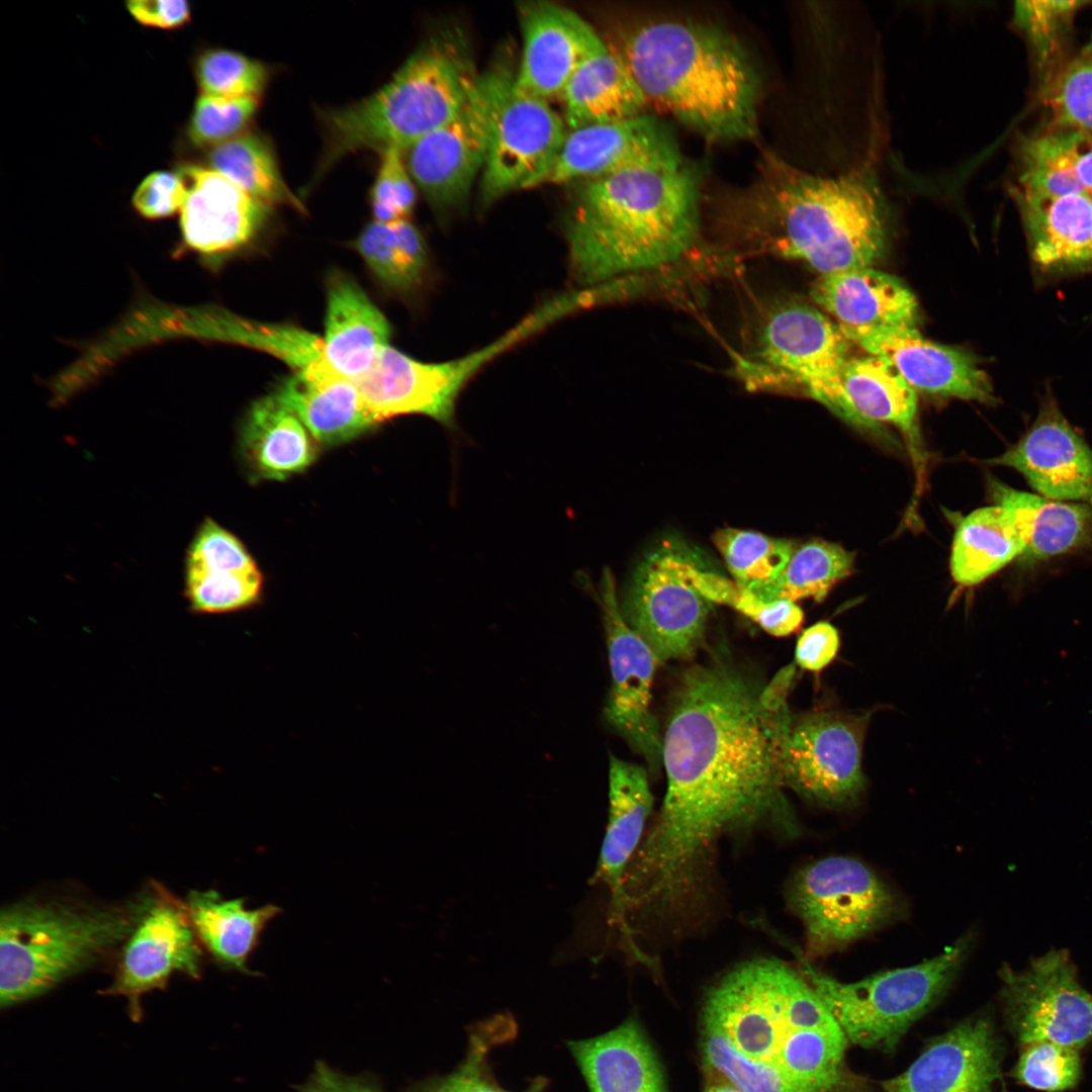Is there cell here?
<instances>
[{"instance_id":"cell-9","label":"cell","mask_w":1092,"mask_h":1092,"mask_svg":"<svg viewBox=\"0 0 1092 1092\" xmlns=\"http://www.w3.org/2000/svg\"><path fill=\"white\" fill-rule=\"evenodd\" d=\"M848 348L839 325L821 310L785 301L766 312L752 353L737 369L754 387H799L844 420L840 372Z\"/></svg>"},{"instance_id":"cell-17","label":"cell","mask_w":1092,"mask_h":1092,"mask_svg":"<svg viewBox=\"0 0 1092 1092\" xmlns=\"http://www.w3.org/2000/svg\"><path fill=\"white\" fill-rule=\"evenodd\" d=\"M600 593L612 678L605 716L656 770L662 762V736L650 706L653 676L659 662L647 643L624 620L608 568L603 573Z\"/></svg>"},{"instance_id":"cell-14","label":"cell","mask_w":1092,"mask_h":1092,"mask_svg":"<svg viewBox=\"0 0 1092 1092\" xmlns=\"http://www.w3.org/2000/svg\"><path fill=\"white\" fill-rule=\"evenodd\" d=\"M567 131L549 101L522 91L512 73L491 118L480 181L482 202L545 183Z\"/></svg>"},{"instance_id":"cell-37","label":"cell","mask_w":1092,"mask_h":1092,"mask_svg":"<svg viewBox=\"0 0 1092 1092\" xmlns=\"http://www.w3.org/2000/svg\"><path fill=\"white\" fill-rule=\"evenodd\" d=\"M205 333L270 354L294 373L314 379L341 376L328 364L323 338L289 324H269L228 312L208 316Z\"/></svg>"},{"instance_id":"cell-16","label":"cell","mask_w":1092,"mask_h":1092,"mask_svg":"<svg viewBox=\"0 0 1092 1092\" xmlns=\"http://www.w3.org/2000/svg\"><path fill=\"white\" fill-rule=\"evenodd\" d=\"M202 951L185 903L161 887L138 903L113 982L102 993L127 1000L132 1020L142 1017L141 997L166 987L174 973L199 978Z\"/></svg>"},{"instance_id":"cell-15","label":"cell","mask_w":1092,"mask_h":1092,"mask_svg":"<svg viewBox=\"0 0 1092 1092\" xmlns=\"http://www.w3.org/2000/svg\"><path fill=\"white\" fill-rule=\"evenodd\" d=\"M871 713L816 711L794 720L786 753V786L829 808L859 800L866 781L862 745Z\"/></svg>"},{"instance_id":"cell-34","label":"cell","mask_w":1092,"mask_h":1092,"mask_svg":"<svg viewBox=\"0 0 1092 1092\" xmlns=\"http://www.w3.org/2000/svg\"><path fill=\"white\" fill-rule=\"evenodd\" d=\"M995 504L1011 508L1022 529L1026 548L1021 556L1034 561L1066 553L1086 543L1092 534V509L1017 490L990 478Z\"/></svg>"},{"instance_id":"cell-33","label":"cell","mask_w":1092,"mask_h":1092,"mask_svg":"<svg viewBox=\"0 0 1092 1092\" xmlns=\"http://www.w3.org/2000/svg\"><path fill=\"white\" fill-rule=\"evenodd\" d=\"M298 417L276 396H265L250 408L242 430V447L261 477L284 479L307 468L316 445Z\"/></svg>"},{"instance_id":"cell-35","label":"cell","mask_w":1092,"mask_h":1092,"mask_svg":"<svg viewBox=\"0 0 1092 1092\" xmlns=\"http://www.w3.org/2000/svg\"><path fill=\"white\" fill-rule=\"evenodd\" d=\"M1026 542L1015 512L995 504L977 509L958 525L950 553V572L963 586L981 583L1025 551Z\"/></svg>"},{"instance_id":"cell-44","label":"cell","mask_w":1092,"mask_h":1092,"mask_svg":"<svg viewBox=\"0 0 1092 1092\" xmlns=\"http://www.w3.org/2000/svg\"><path fill=\"white\" fill-rule=\"evenodd\" d=\"M688 555L685 572L694 587L709 602L726 605L757 623L776 637L798 631L804 621L803 610L794 602H765L734 580L704 569Z\"/></svg>"},{"instance_id":"cell-8","label":"cell","mask_w":1092,"mask_h":1092,"mask_svg":"<svg viewBox=\"0 0 1092 1092\" xmlns=\"http://www.w3.org/2000/svg\"><path fill=\"white\" fill-rule=\"evenodd\" d=\"M974 942L968 932L941 953L907 968L840 982L802 962V972L848 1041L892 1052L908 1028L950 988Z\"/></svg>"},{"instance_id":"cell-46","label":"cell","mask_w":1092,"mask_h":1092,"mask_svg":"<svg viewBox=\"0 0 1092 1092\" xmlns=\"http://www.w3.org/2000/svg\"><path fill=\"white\" fill-rule=\"evenodd\" d=\"M262 575L253 569L216 572L186 567L185 597L192 613H232L256 605L261 597Z\"/></svg>"},{"instance_id":"cell-19","label":"cell","mask_w":1092,"mask_h":1092,"mask_svg":"<svg viewBox=\"0 0 1092 1092\" xmlns=\"http://www.w3.org/2000/svg\"><path fill=\"white\" fill-rule=\"evenodd\" d=\"M681 164L671 130L656 117L642 113L569 129L545 183L590 181L635 167Z\"/></svg>"},{"instance_id":"cell-22","label":"cell","mask_w":1092,"mask_h":1092,"mask_svg":"<svg viewBox=\"0 0 1092 1092\" xmlns=\"http://www.w3.org/2000/svg\"><path fill=\"white\" fill-rule=\"evenodd\" d=\"M1001 1056L986 1016L965 1019L933 1040L886 1092H1004Z\"/></svg>"},{"instance_id":"cell-42","label":"cell","mask_w":1092,"mask_h":1092,"mask_svg":"<svg viewBox=\"0 0 1092 1092\" xmlns=\"http://www.w3.org/2000/svg\"><path fill=\"white\" fill-rule=\"evenodd\" d=\"M1088 5L1092 2L1021 0L1014 3L1012 22L1027 43L1038 91L1066 62L1062 56L1068 34L1078 13Z\"/></svg>"},{"instance_id":"cell-36","label":"cell","mask_w":1092,"mask_h":1092,"mask_svg":"<svg viewBox=\"0 0 1092 1092\" xmlns=\"http://www.w3.org/2000/svg\"><path fill=\"white\" fill-rule=\"evenodd\" d=\"M185 905L197 938L216 962L243 973H249L261 932L280 912L275 905L247 909L244 899L224 900L214 890L191 891Z\"/></svg>"},{"instance_id":"cell-21","label":"cell","mask_w":1092,"mask_h":1092,"mask_svg":"<svg viewBox=\"0 0 1092 1092\" xmlns=\"http://www.w3.org/2000/svg\"><path fill=\"white\" fill-rule=\"evenodd\" d=\"M986 462L1014 468L1044 497L1092 502V450L1051 395L1019 441Z\"/></svg>"},{"instance_id":"cell-20","label":"cell","mask_w":1092,"mask_h":1092,"mask_svg":"<svg viewBox=\"0 0 1092 1092\" xmlns=\"http://www.w3.org/2000/svg\"><path fill=\"white\" fill-rule=\"evenodd\" d=\"M523 48L516 85L550 101L561 97L579 66L606 43L573 10L550 1L519 5Z\"/></svg>"},{"instance_id":"cell-13","label":"cell","mask_w":1092,"mask_h":1092,"mask_svg":"<svg viewBox=\"0 0 1092 1092\" xmlns=\"http://www.w3.org/2000/svg\"><path fill=\"white\" fill-rule=\"evenodd\" d=\"M687 557L671 543L650 552L637 567L620 605L624 620L659 663L691 659L703 644L710 602L686 575Z\"/></svg>"},{"instance_id":"cell-47","label":"cell","mask_w":1092,"mask_h":1092,"mask_svg":"<svg viewBox=\"0 0 1092 1092\" xmlns=\"http://www.w3.org/2000/svg\"><path fill=\"white\" fill-rule=\"evenodd\" d=\"M201 94L222 99L260 98L269 77L260 61L230 50H207L197 59Z\"/></svg>"},{"instance_id":"cell-40","label":"cell","mask_w":1092,"mask_h":1092,"mask_svg":"<svg viewBox=\"0 0 1092 1092\" xmlns=\"http://www.w3.org/2000/svg\"><path fill=\"white\" fill-rule=\"evenodd\" d=\"M207 161L210 169L253 198L269 206L287 205L304 212L301 201L285 183L271 146L259 134L242 133L211 148Z\"/></svg>"},{"instance_id":"cell-45","label":"cell","mask_w":1092,"mask_h":1092,"mask_svg":"<svg viewBox=\"0 0 1092 1092\" xmlns=\"http://www.w3.org/2000/svg\"><path fill=\"white\" fill-rule=\"evenodd\" d=\"M1038 93L1048 128L1092 132V53L1066 61Z\"/></svg>"},{"instance_id":"cell-6","label":"cell","mask_w":1092,"mask_h":1092,"mask_svg":"<svg viewBox=\"0 0 1092 1092\" xmlns=\"http://www.w3.org/2000/svg\"><path fill=\"white\" fill-rule=\"evenodd\" d=\"M479 75L461 32L426 40L370 96L322 112L325 151L318 172L359 150L405 152L461 110Z\"/></svg>"},{"instance_id":"cell-25","label":"cell","mask_w":1092,"mask_h":1092,"mask_svg":"<svg viewBox=\"0 0 1092 1092\" xmlns=\"http://www.w3.org/2000/svg\"><path fill=\"white\" fill-rule=\"evenodd\" d=\"M811 296L844 329H917L920 322L912 291L897 277L872 267L819 276Z\"/></svg>"},{"instance_id":"cell-31","label":"cell","mask_w":1092,"mask_h":1092,"mask_svg":"<svg viewBox=\"0 0 1092 1092\" xmlns=\"http://www.w3.org/2000/svg\"><path fill=\"white\" fill-rule=\"evenodd\" d=\"M560 98L568 129L627 119L648 103L619 52L607 44L579 66Z\"/></svg>"},{"instance_id":"cell-11","label":"cell","mask_w":1092,"mask_h":1092,"mask_svg":"<svg viewBox=\"0 0 1092 1092\" xmlns=\"http://www.w3.org/2000/svg\"><path fill=\"white\" fill-rule=\"evenodd\" d=\"M1004 1017L1019 1046L1050 1040L1076 1050L1092 1039V994L1068 950L1051 949L1016 971L999 970Z\"/></svg>"},{"instance_id":"cell-29","label":"cell","mask_w":1092,"mask_h":1092,"mask_svg":"<svg viewBox=\"0 0 1092 1092\" xmlns=\"http://www.w3.org/2000/svg\"><path fill=\"white\" fill-rule=\"evenodd\" d=\"M845 418L850 424L878 430L882 423L898 427L907 437L916 464L922 458L916 427V391L885 359L849 357L840 372Z\"/></svg>"},{"instance_id":"cell-28","label":"cell","mask_w":1092,"mask_h":1092,"mask_svg":"<svg viewBox=\"0 0 1092 1092\" xmlns=\"http://www.w3.org/2000/svg\"><path fill=\"white\" fill-rule=\"evenodd\" d=\"M353 383L377 422L420 414L446 426L453 423L456 401L437 380L435 363L419 361L389 345Z\"/></svg>"},{"instance_id":"cell-53","label":"cell","mask_w":1092,"mask_h":1092,"mask_svg":"<svg viewBox=\"0 0 1092 1092\" xmlns=\"http://www.w3.org/2000/svg\"><path fill=\"white\" fill-rule=\"evenodd\" d=\"M840 648L838 630L829 622H818L798 638L795 661L803 669L819 672L836 657Z\"/></svg>"},{"instance_id":"cell-51","label":"cell","mask_w":1092,"mask_h":1092,"mask_svg":"<svg viewBox=\"0 0 1092 1092\" xmlns=\"http://www.w3.org/2000/svg\"><path fill=\"white\" fill-rule=\"evenodd\" d=\"M186 567L216 572L257 568L241 541L210 519H206L196 532L187 553Z\"/></svg>"},{"instance_id":"cell-39","label":"cell","mask_w":1092,"mask_h":1092,"mask_svg":"<svg viewBox=\"0 0 1092 1092\" xmlns=\"http://www.w3.org/2000/svg\"><path fill=\"white\" fill-rule=\"evenodd\" d=\"M355 248L387 289L406 293L421 283L428 261L427 248L408 219L370 222L359 234Z\"/></svg>"},{"instance_id":"cell-24","label":"cell","mask_w":1092,"mask_h":1092,"mask_svg":"<svg viewBox=\"0 0 1092 1092\" xmlns=\"http://www.w3.org/2000/svg\"><path fill=\"white\" fill-rule=\"evenodd\" d=\"M1028 253L1043 275L1062 276L1092 269V194L1041 197L1010 185Z\"/></svg>"},{"instance_id":"cell-26","label":"cell","mask_w":1092,"mask_h":1092,"mask_svg":"<svg viewBox=\"0 0 1092 1092\" xmlns=\"http://www.w3.org/2000/svg\"><path fill=\"white\" fill-rule=\"evenodd\" d=\"M609 801V821L596 877L608 887L615 922L627 932L625 878L653 803L646 770L611 755Z\"/></svg>"},{"instance_id":"cell-32","label":"cell","mask_w":1092,"mask_h":1092,"mask_svg":"<svg viewBox=\"0 0 1092 1092\" xmlns=\"http://www.w3.org/2000/svg\"><path fill=\"white\" fill-rule=\"evenodd\" d=\"M274 395L324 445L350 441L378 423L353 381L341 376L318 380L294 373Z\"/></svg>"},{"instance_id":"cell-50","label":"cell","mask_w":1092,"mask_h":1092,"mask_svg":"<svg viewBox=\"0 0 1092 1092\" xmlns=\"http://www.w3.org/2000/svg\"><path fill=\"white\" fill-rule=\"evenodd\" d=\"M379 154V168L370 193L374 220L389 223L408 219L416 203V189L404 152L387 148Z\"/></svg>"},{"instance_id":"cell-41","label":"cell","mask_w":1092,"mask_h":1092,"mask_svg":"<svg viewBox=\"0 0 1092 1092\" xmlns=\"http://www.w3.org/2000/svg\"><path fill=\"white\" fill-rule=\"evenodd\" d=\"M854 554L838 544L811 541L795 549L782 573L753 594L765 602L824 600L831 588L849 575Z\"/></svg>"},{"instance_id":"cell-43","label":"cell","mask_w":1092,"mask_h":1092,"mask_svg":"<svg viewBox=\"0 0 1092 1092\" xmlns=\"http://www.w3.org/2000/svg\"><path fill=\"white\" fill-rule=\"evenodd\" d=\"M713 541L733 580L752 593L777 579L795 550L792 541L735 528L717 531Z\"/></svg>"},{"instance_id":"cell-1","label":"cell","mask_w":1092,"mask_h":1092,"mask_svg":"<svg viewBox=\"0 0 1092 1092\" xmlns=\"http://www.w3.org/2000/svg\"><path fill=\"white\" fill-rule=\"evenodd\" d=\"M794 675L789 664L762 680L722 652L685 671L662 736L663 804L626 874L633 905L678 901L725 832L770 822L799 833L784 794Z\"/></svg>"},{"instance_id":"cell-18","label":"cell","mask_w":1092,"mask_h":1092,"mask_svg":"<svg viewBox=\"0 0 1092 1092\" xmlns=\"http://www.w3.org/2000/svg\"><path fill=\"white\" fill-rule=\"evenodd\" d=\"M841 330L870 355L885 359L916 392L996 403L990 376L965 350L925 339L917 329Z\"/></svg>"},{"instance_id":"cell-27","label":"cell","mask_w":1092,"mask_h":1092,"mask_svg":"<svg viewBox=\"0 0 1092 1092\" xmlns=\"http://www.w3.org/2000/svg\"><path fill=\"white\" fill-rule=\"evenodd\" d=\"M389 336L387 320L363 289L348 275L333 274L328 282L323 338L331 368L348 380H356L388 346Z\"/></svg>"},{"instance_id":"cell-55","label":"cell","mask_w":1092,"mask_h":1092,"mask_svg":"<svg viewBox=\"0 0 1092 1092\" xmlns=\"http://www.w3.org/2000/svg\"><path fill=\"white\" fill-rule=\"evenodd\" d=\"M126 8L140 23L166 29L180 27L191 17L189 3L183 0H132Z\"/></svg>"},{"instance_id":"cell-23","label":"cell","mask_w":1092,"mask_h":1092,"mask_svg":"<svg viewBox=\"0 0 1092 1092\" xmlns=\"http://www.w3.org/2000/svg\"><path fill=\"white\" fill-rule=\"evenodd\" d=\"M186 200L180 211L184 243L193 251L217 257L248 244L263 228L271 207L246 193L220 173L195 165L183 167Z\"/></svg>"},{"instance_id":"cell-60","label":"cell","mask_w":1092,"mask_h":1092,"mask_svg":"<svg viewBox=\"0 0 1092 1092\" xmlns=\"http://www.w3.org/2000/svg\"><path fill=\"white\" fill-rule=\"evenodd\" d=\"M1092 194V193H1091Z\"/></svg>"},{"instance_id":"cell-52","label":"cell","mask_w":1092,"mask_h":1092,"mask_svg":"<svg viewBox=\"0 0 1092 1092\" xmlns=\"http://www.w3.org/2000/svg\"><path fill=\"white\" fill-rule=\"evenodd\" d=\"M186 196L187 185L181 174L157 171L139 184L132 205L146 218H165L181 211Z\"/></svg>"},{"instance_id":"cell-12","label":"cell","mask_w":1092,"mask_h":1092,"mask_svg":"<svg viewBox=\"0 0 1092 1092\" xmlns=\"http://www.w3.org/2000/svg\"><path fill=\"white\" fill-rule=\"evenodd\" d=\"M512 73L499 64L480 74L461 110L404 152L414 183L435 206L464 202L482 172L494 106Z\"/></svg>"},{"instance_id":"cell-4","label":"cell","mask_w":1092,"mask_h":1092,"mask_svg":"<svg viewBox=\"0 0 1092 1092\" xmlns=\"http://www.w3.org/2000/svg\"><path fill=\"white\" fill-rule=\"evenodd\" d=\"M618 52L647 102L706 140L755 135L757 74L729 32L699 22L654 21L630 31Z\"/></svg>"},{"instance_id":"cell-38","label":"cell","mask_w":1092,"mask_h":1092,"mask_svg":"<svg viewBox=\"0 0 1092 1092\" xmlns=\"http://www.w3.org/2000/svg\"><path fill=\"white\" fill-rule=\"evenodd\" d=\"M1082 130L1046 128L1021 136L1016 145V182L1019 191L1041 197L1088 193L1077 176Z\"/></svg>"},{"instance_id":"cell-10","label":"cell","mask_w":1092,"mask_h":1092,"mask_svg":"<svg viewBox=\"0 0 1092 1092\" xmlns=\"http://www.w3.org/2000/svg\"><path fill=\"white\" fill-rule=\"evenodd\" d=\"M790 901L803 922L811 956L842 949L889 923L899 911L889 886L848 856H829L802 870Z\"/></svg>"},{"instance_id":"cell-3","label":"cell","mask_w":1092,"mask_h":1092,"mask_svg":"<svg viewBox=\"0 0 1092 1092\" xmlns=\"http://www.w3.org/2000/svg\"><path fill=\"white\" fill-rule=\"evenodd\" d=\"M699 221L698 177L684 164L587 181L566 222L571 274L589 288L664 267L695 245Z\"/></svg>"},{"instance_id":"cell-2","label":"cell","mask_w":1092,"mask_h":1092,"mask_svg":"<svg viewBox=\"0 0 1092 1092\" xmlns=\"http://www.w3.org/2000/svg\"><path fill=\"white\" fill-rule=\"evenodd\" d=\"M703 1024L802 1092H870L846 1065L849 1041L837 1021L802 970L780 960L728 973L706 997Z\"/></svg>"},{"instance_id":"cell-58","label":"cell","mask_w":1092,"mask_h":1092,"mask_svg":"<svg viewBox=\"0 0 1092 1092\" xmlns=\"http://www.w3.org/2000/svg\"><path fill=\"white\" fill-rule=\"evenodd\" d=\"M705 1092H740L732 1085L728 1083L716 1084L709 1086Z\"/></svg>"},{"instance_id":"cell-48","label":"cell","mask_w":1092,"mask_h":1092,"mask_svg":"<svg viewBox=\"0 0 1092 1092\" xmlns=\"http://www.w3.org/2000/svg\"><path fill=\"white\" fill-rule=\"evenodd\" d=\"M1079 1050L1050 1040L1020 1046L1013 1077L1022 1085L1043 1092H1064L1081 1078Z\"/></svg>"},{"instance_id":"cell-7","label":"cell","mask_w":1092,"mask_h":1092,"mask_svg":"<svg viewBox=\"0 0 1092 1092\" xmlns=\"http://www.w3.org/2000/svg\"><path fill=\"white\" fill-rule=\"evenodd\" d=\"M131 909L64 899H25L0 913V1004L10 1007L49 992L124 942Z\"/></svg>"},{"instance_id":"cell-5","label":"cell","mask_w":1092,"mask_h":1092,"mask_svg":"<svg viewBox=\"0 0 1092 1092\" xmlns=\"http://www.w3.org/2000/svg\"><path fill=\"white\" fill-rule=\"evenodd\" d=\"M753 194L743 228L750 243L819 276L873 267L885 250V201L873 167L822 177L780 164Z\"/></svg>"},{"instance_id":"cell-54","label":"cell","mask_w":1092,"mask_h":1092,"mask_svg":"<svg viewBox=\"0 0 1092 1092\" xmlns=\"http://www.w3.org/2000/svg\"><path fill=\"white\" fill-rule=\"evenodd\" d=\"M478 1049L453 1074L419 1092H509L494 1084L481 1066ZM526 1092H539L535 1087Z\"/></svg>"},{"instance_id":"cell-30","label":"cell","mask_w":1092,"mask_h":1092,"mask_svg":"<svg viewBox=\"0 0 1092 1092\" xmlns=\"http://www.w3.org/2000/svg\"><path fill=\"white\" fill-rule=\"evenodd\" d=\"M569 1049L590 1092H666L655 1054L634 1021Z\"/></svg>"},{"instance_id":"cell-59","label":"cell","mask_w":1092,"mask_h":1092,"mask_svg":"<svg viewBox=\"0 0 1092 1092\" xmlns=\"http://www.w3.org/2000/svg\"><path fill=\"white\" fill-rule=\"evenodd\" d=\"M1082 53H1092V32L1086 44L1082 49Z\"/></svg>"},{"instance_id":"cell-49","label":"cell","mask_w":1092,"mask_h":1092,"mask_svg":"<svg viewBox=\"0 0 1092 1092\" xmlns=\"http://www.w3.org/2000/svg\"><path fill=\"white\" fill-rule=\"evenodd\" d=\"M259 98L222 99L200 94L188 124L196 147H215L240 134L257 112Z\"/></svg>"},{"instance_id":"cell-56","label":"cell","mask_w":1092,"mask_h":1092,"mask_svg":"<svg viewBox=\"0 0 1092 1092\" xmlns=\"http://www.w3.org/2000/svg\"><path fill=\"white\" fill-rule=\"evenodd\" d=\"M299 1092H379V1090L364 1081L342 1075L321 1063Z\"/></svg>"},{"instance_id":"cell-57","label":"cell","mask_w":1092,"mask_h":1092,"mask_svg":"<svg viewBox=\"0 0 1092 1092\" xmlns=\"http://www.w3.org/2000/svg\"><path fill=\"white\" fill-rule=\"evenodd\" d=\"M1077 176L1086 192L1092 193V132L1082 131L1077 158Z\"/></svg>"}]
</instances>
